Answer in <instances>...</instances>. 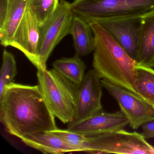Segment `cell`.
Instances as JSON below:
<instances>
[{
	"label": "cell",
	"mask_w": 154,
	"mask_h": 154,
	"mask_svg": "<svg viewBox=\"0 0 154 154\" xmlns=\"http://www.w3.org/2000/svg\"><path fill=\"white\" fill-rule=\"evenodd\" d=\"M38 85L12 83L0 97V120L6 131L21 138L57 128Z\"/></svg>",
	"instance_id": "1"
},
{
	"label": "cell",
	"mask_w": 154,
	"mask_h": 154,
	"mask_svg": "<svg viewBox=\"0 0 154 154\" xmlns=\"http://www.w3.org/2000/svg\"><path fill=\"white\" fill-rule=\"evenodd\" d=\"M142 136L146 139L154 138V120L146 122L142 126Z\"/></svg>",
	"instance_id": "21"
},
{
	"label": "cell",
	"mask_w": 154,
	"mask_h": 154,
	"mask_svg": "<svg viewBox=\"0 0 154 154\" xmlns=\"http://www.w3.org/2000/svg\"><path fill=\"white\" fill-rule=\"evenodd\" d=\"M30 0H9L4 25L0 28V40L3 46H9L17 29L29 7Z\"/></svg>",
	"instance_id": "14"
},
{
	"label": "cell",
	"mask_w": 154,
	"mask_h": 154,
	"mask_svg": "<svg viewBox=\"0 0 154 154\" xmlns=\"http://www.w3.org/2000/svg\"><path fill=\"white\" fill-rule=\"evenodd\" d=\"M135 93L154 109V70L137 64Z\"/></svg>",
	"instance_id": "16"
},
{
	"label": "cell",
	"mask_w": 154,
	"mask_h": 154,
	"mask_svg": "<svg viewBox=\"0 0 154 154\" xmlns=\"http://www.w3.org/2000/svg\"><path fill=\"white\" fill-rule=\"evenodd\" d=\"M74 15L71 3L60 0L54 13L39 26L38 54L43 70H46L47 62L56 46L71 34Z\"/></svg>",
	"instance_id": "6"
},
{
	"label": "cell",
	"mask_w": 154,
	"mask_h": 154,
	"mask_svg": "<svg viewBox=\"0 0 154 154\" xmlns=\"http://www.w3.org/2000/svg\"><path fill=\"white\" fill-rule=\"evenodd\" d=\"M54 69L74 83L80 86L84 78L86 65L80 56L75 54L71 58H62L53 63Z\"/></svg>",
	"instance_id": "17"
},
{
	"label": "cell",
	"mask_w": 154,
	"mask_h": 154,
	"mask_svg": "<svg viewBox=\"0 0 154 154\" xmlns=\"http://www.w3.org/2000/svg\"><path fill=\"white\" fill-rule=\"evenodd\" d=\"M38 85L50 111L63 123L72 122L78 103L79 85L55 69L38 70Z\"/></svg>",
	"instance_id": "3"
},
{
	"label": "cell",
	"mask_w": 154,
	"mask_h": 154,
	"mask_svg": "<svg viewBox=\"0 0 154 154\" xmlns=\"http://www.w3.org/2000/svg\"><path fill=\"white\" fill-rule=\"evenodd\" d=\"M136 63L138 65L154 67V11L140 18Z\"/></svg>",
	"instance_id": "12"
},
{
	"label": "cell",
	"mask_w": 154,
	"mask_h": 154,
	"mask_svg": "<svg viewBox=\"0 0 154 154\" xmlns=\"http://www.w3.org/2000/svg\"><path fill=\"white\" fill-rule=\"evenodd\" d=\"M101 82L117 101L131 128L137 129L146 122L154 120V108L137 94L105 79H102Z\"/></svg>",
	"instance_id": "7"
},
{
	"label": "cell",
	"mask_w": 154,
	"mask_h": 154,
	"mask_svg": "<svg viewBox=\"0 0 154 154\" xmlns=\"http://www.w3.org/2000/svg\"><path fill=\"white\" fill-rule=\"evenodd\" d=\"M141 17L103 20L90 23L100 25L136 61L139 28Z\"/></svg>",
	"instance_id": "11"
},
{
	"label": "cell",
	"mask_w": 154,
	"mask_h": 154,
	"mask_svg": "<svg viewBox=\"0 0 154 154\" xmlns=\"http://www.w3.org/2000/svg\"><path fill=\"white\" fill-rule=\"evenodd\" d=\"M17 74V63L13 54L4 50L2 55V63L0 73V97L6 87L13 82Z\"/></svg>",
	"instance_id": "18"
},
{
	"label": "cell",
	"mask_w": 154,
	"mask_h": 154,
	"mask_svg": "<svg viewBox=\"0 0 154 154\" xmlns=\"http://www.w3.org/2000/svg\"><path fill=\"white\" fill-rule=\"evenodd\" d=\"M71 35L76 54L85 56L94 51V37L89 23L84 19L74 14Z\"/></svg>",
	"instance_id": "15"
},
{
	"label": "cell",
	"mask_w": 154,
	"mask_h": 154,
	"mask_svg": "<svg viewBox=\"0 0 154 154\" xmlns=\"http://www.w3.org/2000/svg\"><path fill=\"white\" fill-rule=\"evenodd\" d=\"M39 39V24L35 16L28 8L10 46L22 52L38 70H43L38 57Z\"/></svg>",
	"instance_id": "10"
},
{
	"label": "cell",
	"mask_w": 154,
	"mask_h": 154,
	"mask_svg": "<svg viewBox=\"0 0 154 154\" xmlns=\"http://www.w3.org/2000/svg\"><path fill=\"white\" fill-rule=\"evenodd\" d=\"M9 0H0V28L3 26L8 8Z\"/></svg>",
	"instance_id": "22"
},
{
	"label": "cell",
	"mask_w": 154,
	"mask_h": 154,
	"mask_svg": "<svg viewBox=\"0 0 154 154\" xmlns=\"http://www.w3.org/2000/svg\"><path fill=\"white\" fill-rule=\"evenodd\" d=\"M128 124V120L121 111L108 112L103 110L82 120L68 123L67 129L91 137L123 129Z\"/></svg>",
	"instance_id": "9"
},
{
	"label": "cell",
	"mask_w": 154,
	"mask_h": 154,
	"mask_svg": "<svg viewBox=\"0 0 154 154\" xmlns=\"http://www.w3.org/2000/svg\"><path fill=\"white\" fill-rule=\"evenodd\" d=\"M101 78L93 69L88 71L79 86L78 103L72 122L87 119L103 110Z\"/></svg>",
	"instance_id": "8"
},
{
	"label": "cell",
	"mask_w": 154,
	"mask_h": 154,
	"mask_svg": "<svg viewBox=\"0 0 154 154\" xmlns=\"http://www.w3.org/2000/svg\"><path fill=\"white\" fill-rule=\"evenodd\" d=\"M74 14L88 23L103 20L141 17L154 11V0H74Z\"/></svg>",
	"instance_id": "4"
},
{
	"label": "cell",
	"mask_w": 154,
	"mask_h": 154,
	"mask_svg": "<svg viewBox=\"0 0 154 154\" xmlns=\"http://www.w3.org/2000/svg\"><path fill=\"white\" fill-rule=\"evenodd\" d=\"M49 131L63 139L66 142L74 147L78 151L88 152L89 151L88 137L85 135L70 131L67 129L57 128Z\"/></svg>",
	"instance_id": "20"
},
{
	"label": "cell",
	"mask_w": 154,
	"mask_h": 154,
	"mask_svg": "<svg viewBox=\"0 0 154 154\" xmlns=\"http://www.w3.org/2000/svg\"><path fill=\"white\" fill-rule=\"evenodd\" d=\"M89 23L94 37V69L101 79L135 93L136 61L100 25Z\"/></svg>",
	"instance_id": "2"
},
{
	"label": "cell",
	"mask_w": 154,
	"mask_h": 154,
	"mask_svg": "<svg viewBox=\"0 0 154 154\" xmlns=\"http://www.w3.org/2000/svg\"><path fill=\"white\" fill-rule=\"evenodd\" d=\"M87 137L89 153L154 154V146L135 131L120 129Z\"/></svg>",
	"instance_id": "5"
},
{
	"label": "cell",
	"mask_w": 154,
	"mask_h": 154,
	"mask_svg": "<svg viewBox=\"0 0 154 154\" xmlns=\"http://www.w3.org/2000/svg\"><path fill=\"white\" fill-rule=\"evenodd\" d=\"M29 146L45 154H62L78 151L59 136L45 131L25 135L20 138Z\"/></svg>",
	"instance_id": "13"
},
{
	"label": "cell",
	"mask_w": 154,
	"mask_h": 154,
	"mask_svg": "<svg viewBox=\"0 0 154 154\" xmlns=\"http://www.w3.org/2000/svg\"><path fill=\"white\" fill-rule=\"evenodd\" d=\"M59 1L60 0H30L29 8L35 16L39 26L54 13Z\"/></svg>",
	"instance_id": "19"
}]
</instances>
